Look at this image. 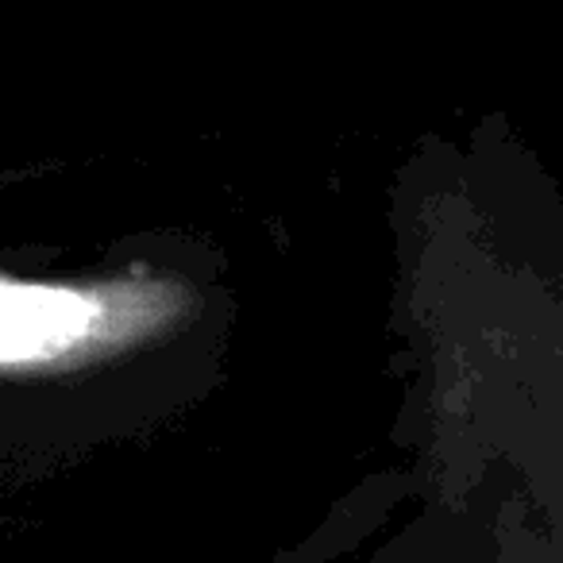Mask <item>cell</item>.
<instances>
[{
    "instance_id": "cell-1",
    "label": "cell",
    "mask_w": 563,
    "mask_h": 563,
    "mask_svg": "<svg viewBox=\"0 0 563 563\" xmlns=\"http://www.w3.org/2000/svg\"><path fill=\"white\" fill-rule=\"evenodd\" d=\"M163 313L155 290H78L0 278V367H40L147 329Z\"/></svg>"
}]
</instances>
